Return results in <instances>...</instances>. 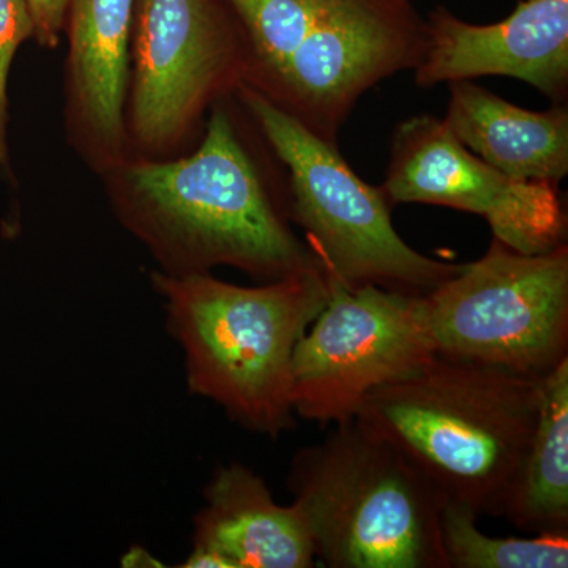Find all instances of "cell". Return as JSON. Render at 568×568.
I'll return each mask as SVG.
<instances>
[{
	"instance_id": "cell-2",
	"label": "cell",
	"mask_w": 568,
	"mask_h": 568,
	"mask_svg": "<svg viewBox=\"0 0 568 568\" xmlns=\"http://www.w3.org/2000/svg\"><path fill=\"white\" fill-rule=\"evenodd\" d=\"M538 403L540 377L435 355L369 392L354 418L398 448L443 500L504 517Z\"/></svg>"
},
{
	"instance_id": "cell-17",
	"label": "cell",
	"mask_w": 568,
	"mask_h": 568,
	"mask_svg": "<svg viewBox=\"0 0 568 568\" xmlns=\"http://www.w3.org/2000/svg\"><path fill=\"white\" fill-rule=\"evenodd\" d=\"M33 21L26 0H0V166L9 168V74L14 54L33 37Z\"/></svg>"
},
{
	"instance_id": "cell-3",
	"label": "cell",
	"mask_w": 568,
	"mask_h": 568,
	"mask_svg": "<svg viewBox=\"0 0 568 568\" xmlns=\"http://www.w3.org/2000/svg\"><path fill=\"white\" fill-rule=\"evenodd\" d=\"M244 44V78L272 103L336 142L377 82L414 70L426 26L405 0H227Z\"/></svg>"
},
{
	"instance_id": "cell-9",
	"label": "cell",
	"mask_w": 568,
	"mask_h": 568,
	"mask_svg": "<svg viewBox=\"0 0 568 568\" xmlns=\"http://www.w3.org/2000/svg\"><path fill=\"white\" fill-rule=\"evenodd\" d=\"M327 278V304L295 346L291 366L295 416L321 426L353 420L369 392L436 355L422 295L349 290Z\"/></svg>"
},
{
	"instance_id": "cell-15",
	"label": "cell",
	"mask_w": 568,
	"mask_h": 568,
	"mask_svg": "<svg viewBox=\"0 0 568 568\" xmlns=\"http://www.w3.org/2000/svg\"><path fill=\"white\" fill-rule=\"evenodd\" d=\"M504 517L534 536L568 534V357L540 377L536 426Z\"/></svg>"
},
{
	"instance_id": "cell-16",
	"label": "cell",
	"mask_w": 568,
	"mask_h": 568,
	"mask_svg": "<svg viewBox=\"0 0 568 568\" xmlns=\"http://www.w3.org/2000/svg\"><path fill=\"white\" fill-rule=\"evenodd\" d=\"M476 511L440 504V540L448 568H567V536L489 537L477 528Z\"/></svg>"
},
{
	"instance_id": "cell-4",
	"label": "cell",
	"mask_w": 568,
	"mask_h": 568,
	"mask_svg": "<svg viewBox=\"0 0 568 568\" xmlns=\"http://www.w3.org/2000/svg\"><path fill=\"white\" fill-rule=\"evenodd\" d=\"M166 325L185 353L192 394L222 406L257 435L295 428L291 366L295 346L328 301L324 271L245 287L209 274L153 272Z\"/></svg>"
},
{
	"instance_id": "cell-13",
	"label": "cell",
	"mask_w": 568,
	"mask_h": 568,
	"mask_svg": "<svg viewBox=\"0 0 568 568\" xmlns=\"http://www.w3.org/2000/svg\"><path fill=\"white\" fill-rule=\"evenodd\" d=\"M315 562L312 534L293 504L278 506L248 467L233 463L216 470L182 567L312 568Z\"/></svg>"
},
{
	"instance_id": "cell-19",
	"label": "cell",
	"mask_w": 568,
	"mask_h": 568,
	"mask_svg": "<svg viewBox=\"0 0 568 568\" xmlns=\"http://www.w3.org/2000/svg\"><path fill=\"white\" fill-rule=\"evenodd\" d=\"M122 566L125 567H153L159 566L156 560L145 549L133 548L123 556Z\"/></svg>"
},
{
	"instance_id": "cell-6",
	"label": "cell",
	"mask_w": 568,
	"mask_h": 568,
	"mask_svg": "<svg viewBox=\"0 0 568 568\" xmlns=\"http://www.w3.org/2000/svg\"><path fill=\"white\" fill-rule=\"evenodd\" d=\"M239 102L290 174L286 212L331 278L349 290L379 286L409 295L432 293L463 264L444 263L406 244L392 224V205L325 140L252 85Z\"/></svg>"
},
{
	"instance_id": "cell-1",
	"label": "cell",
	"mask_w": 568,
	"mask_h": 568,
	"mask_svg": "<svg viewBox=\"0 0 568 568\" xmlns=\"http://www.w3.org/2000/svg\"><path fill=\"white\" fill-rule=\"evenodd\" d=\"M119 220L171 275L231 265L260 282L324 271L291 227L226 108L213 106L205 136L178 160L129 159L106 174Z\"/></svg>"
},
{
	"instance_id": "cell-8",
	"label": "cell",
	"mask_w": 568,
	"mask_h": 568,
	"mask_svg": "<svg viewBox=\"0 0 568 568\" xmlns=\"http://www.w3.org/2000/svg\"><path fill=\"white\" fill-rule=\"evenodd\" d=\"M126 138L141 151H173L211 104L244 78L237 22L216 0H136Z\"/></svg>"
},
{
	"instance_id": "cell-12",
	"label": "cell",
	"mask_w": 568,
	"mask_h": 568,
	"mask_svg": "<svg viewBox=\"0 0 568 568\" xmlns=\"http://www.w3.org/2000/svg\"><path fill=\"white\" fill-rule=\"evenodd\" d=\"M134 2L70 0L67 126L80 155L106 174L126 159Z\"/></svg>"
},
{
	"instance_id": "cell-18",
	"label": "cell",
	"mask_w": 568,
	"mask_h": 568,
	"mask_svg": "<svg viewBox=\"0 0 568 568\" xmlns=\"http://www.w3.org/2000/svg\"><path fill=\"white\" fill-rule=\"evenodd\" d=\"M70 0H26L33 21V39L48 48L58 47Z\"/></svg>"
},
{
	"instance_id": "cell-11",
	"label": "cell",
	"mask_w": 568,
	"mask_h": 568,
	"mask_svg": "<svg viewBox=\"0 0 568 568\" xmlns=\"http://www.w3.org/2000/svg\"><path fill=\"white\" fill-rule=\"evenodd\" d=\"M414 71L420 88L510 77L560 103L568 91V0H526L489 26L437 11L426 24L424 54Z\"/></svg>"
},
{
	"instance_id": "cell-7",
	"label": "cell",
	"mask_w": 568,
	"mask_h": 568,
	"mask_svg": "<svg viewBox=\"0 0 568 568\" xmlns=\"http://www.w3.org/2000/svg\"><path fill=\"white\" fill-rule=\"evenodd\" d=\"M422 315L436 355L538 379L568 357V246L525 254L493 239L422 295Z\"/></svg>"
},
{
	"instance_id": "cell-10",
	"label": "cell",
	"mask_w": 568,
	"mask_h": 568,
	"mask_svg": "<svg viewBox=\"0 0 568 568\" xmlns=\"http://www.w3.org/2000/svg\"><path fill=\"white\" fill-rule=\"evenodd\" d=\"M379 189L392 207L433 204L484 216L495 239L519 253H547L566 242L558 185L508 178L467 151L435 115L399 123Z\"/></svg>"
},
{
	"instance_id": "cell-5",
	"label": "cell",
	"mask_w": 568,
	"mask_h": 568,
	"mask_svg": "<svg viewBox=\"0 0 568 568\" xmlns=\"http://www.w3.org/2000/svg\"><path fill=\"white\" fill-rule=\"evenodd\" d=\"M287 487L325 567L448 568L443 497L398 448L355 418L295 455Z\"/></svg>"
},
{
	"instance_id": "cell-14",
	"label": "cell",
	"mask_w": 568,
	"mask_h": 568,
	"mask_svg": "<svg viewBox=\"0 0 568 568\" xmlns=\"http://www.w3.org/2000/svg\"><path fill=\"white\" fill-rule=\"evenodd\" d=\"M450 84L447 115L454 136L489 166L526 182L559 185L568 173V110L529 111L473 81Z\"/></svg>"
}]
</instances>
